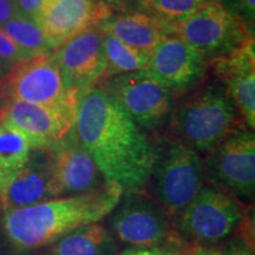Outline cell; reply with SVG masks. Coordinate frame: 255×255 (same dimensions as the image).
<instances>
[{"instance_id":"6da1fadb","label":"cell","mask_w":255,"mask_h":255,"mask_svg":"<svg viewBox=\"0 0 255 255\" xmlns=\"http://www.w3.org/2000/svg\"><path fill=\"white\" fill-rule=\"evenodd\" d=\"M76 132L107 182L126 191L141 189L150 181L158 149L101 88L89 89L79 97Z\"/></svg>"},{"instance_id":"7a4b0ae2","label":"cell","mask_w":255,"mask_h":255,"mask_svg":"<svg viewBox=\"0 0 255 255\" xmlns=\"http://www.w3.org/2000/svg\"><path fill=\"white\" fill-rule=\"evenodd\" d=\"M123 193L120 184L107 182L89 193L5 210L0 216L6 241L17 252L52 245L75 229L103 220L117 206Z\"/></svg>"},{"instance_id":"3957f363","label":"cell","mask_w":255,"mask_h":255,"mask_svg":"<svg viewBox=\"0 0 255 255\" xmlns=\"http://www.w3.org/2000/svg\"><path fill=\"white\" fill-rule=\"evenodd\" d=\"M237 105L222 84H210L183 101L171 117L180 143L197 152L209 151L235 131Z\"/></svg>"},{"instance_id":"277c9868","label":"cell","mask_w":255,"mask_h":255,"mask_svg":"<svg viewBox=\"0 0 255 255\" xmlns=\"http://www.w3.org/2000/svg\"><path fill=\"white\" fill-rule=\"evenodd\" d=\"M203 180L235 200L251 203L255 194V135L235 130L202 161Z\"/></svg>"},{"instance_id":"5b68a950","label":"cell","mask_w":255,"mask_h":255,"mask_svg":"<svg viewBox=\"0 0 255 255\" xmlns=\"http://www.w3.org/2000/svg\"><path fill=\"white\" fill-rule=\"evenodd\" d=\"M173 31L205 60L225 55L253 36L250 25L213 0L174 25Z\"/></svg>"},{"instance_id":"8992f818","label":"cell","mask_w":255,"mask_h":255,"mask_svg":"<svg viewBox=\"0 0 255 255\" xmlns=\"http://www.w3.org/2000/svg\"><path fill=\"white\" fill-rule=\"evenodd\" d=\"M244 213L238 200L212 187H202L175 218L178 238L187 244L214 246L239 227Z\"/></svg>"},{"instance_id":"52a82bcc","label":"cell","mask_w":255,"mask_h":255,"mask_svg":"<svg viewBox=\"0 0 255 255\" xmlns=\"http://www.w3.org/2000/svg\"><path fill=\"white\" fill-rule=\"evenodd\" d=\"M155 196L173 220L203 187L202 158L199 152L176 142L158 158L151 177Z\"/></svg>"},{"instance_id":"ba28073f","label":"cell","mask_w":255,"mask_h":255,"mask_svg":"<svg viewBox=\"0 0 255 255\" xmlns=\"http://www.w3.org/2000/svg\"><path fill=\"white\" fill-rule=\"evenodd\" d=\"M6 83L9 100L53 108L76 116L79 97L66 89L52 53L12 65Z\"/></svg>"},{"instance_id":"9c48e42d","label":"cell","mask_w":255,"mask_h":255,"mask_svg":"<svg viewBox=\"0 0 255 255\" xmlns=\"http://www.w3.org/2000/svg\"><path fill=\"white\" fill-rule=\"evenodd\" d=\"M110 214L113 235L132 247L159 246L173 233L170 216L142 188L124 191Z\"/></svg>"},{"instance_id":"30bf717a","label":"cell","mask_w":255,"mask_h":255,"mask_svg":"<svg viewBox=\"0 0 255 255\" xmlns=\"http://www.w3.org/2000/svg\"><path fill=\"white\" fill-rule=\"evenodd\" d=\"M143 129H157L174 108V92L152 78L145 70L120 73L101 85Z\"/></svg>"},{"instance_id":"8fae6325","label":"cell","mask_w":255,"mask_h":255,"mask_svg":"<svg viewBox=\"0 0 255 255\" xmlns=\"http://www.w3.org/2000/svg\"><path fill=\"white\" fill-rule=\"evenodd\" d=\"M55 58L69 91L81 97L94 88L107 70L103 32L94 27L81 32L58 47Z\"/></svg>"},{"instance_id":"7c38bea8","label":"cell","mask_w":255,"mask_h":255,"mask_svg":"<svg viewBox=\"0 0 255 255\" xmlns=\"http://www.w3.org/2000/svg\"><path fill=\"white\" fill-rule=\"evenodd\" d=\"M109 17L110 7L100 0H43L36 21L55 50Z\"/></svg>"},{"instance_id":"4fadbf2b","label":"cell","mask_w":255,"mask_h":255,"mask_svg":"<svg viewBox=\"0 0 255 255\" xmlns=\"http://www.w3.org/2000/svg\"><path fill=\"white\" fill-rule=\"evenodd\" d=\"M144 70L175 94L189 90L203 78L206 60L176 34H167L150 52Z\"/></svg>"},{"instance_id":"5bb4252c","label":"cell","mask_w":255,"mask_h":255,"mask_svg":"<svg viewBox=\"0 0 255 255\" xmlns=\"http://www.w3.org/2000/svg\"><path fill=\"white\" fill-rule=\"evenodd\" d=\"M58 197L53 150L51 146L32 148L20 173L0 195V210L21 208Z\"/></svg>"},{"instance_id":"9a60e30c","label":"cell","mask_w":255,"mask_h":255,"mask_svg":"<svg viewBox=\"0 0 255 255\" xmlns=\"http://www.w3.org/2000/svg\"><path fill=\"white\" fill-rule=\"evenodd\" d=\"M216 76L250 129L255 127V40L251 36L235 49L212 59Z\"/></svg>"},{"instance_id":"2e32d148","label":"cell","mask_w":255,"mask_h":255,"mask_svg":"<svg viewBox=\"0 0 255 255\" xmlns=\"http://www.w3.org/2000/svg\"><path fill=\"white\" fill-rule=\"evenodd\" d=\"M51 148L58 197L89 193L107 183L94 158L79 142L76 127Z\"/></svg>"},{"instance_id":"e0dca14e","label":"cell","mask_w":255,"mask_h":255,"mask_svg":"<svg viewBox=\"0 0 255 255\" xmlns=\"http://www.w3.org/2000/svg\"><path fill=\"white\" fill-rule=\"evenodd\" d=\"M4 121L23 132L33 148L53 145L76 127L73 115L18 100L7 102Z\"/></svg>"},{"instance_id":"ac0fdd59","label":"cell","mask_w":255,"mask_h":255,"mask_svg":"<svg viewBox=\"0 0 255 255\" xmlns=\"http://www.w3.org/2000/svg\"><path fill=\"white\" fill-rule=\"evenodd\" d=\"M101 30L113 34L132 49L148 53L167 36L171 27L161 19L142 12H131L105 19Z\"/></svg>"},{"instance_id":"d6986e66","label":"cell","mask_w":255,"mask_h":255,"mask_svg":"<svg viewBox=\"0 0 255 255\" xmlns=\"http://www.w3.org/2000/svg\"><path fill=\"white\" fill-rule=\"evenodd\" d=\"M113 233L98 222L83 226L53 242L50 255H117Z\"/></svg>"},{"instance_id":"ffe728a7","label":"cell","mask_w":255,"mask_h":255,"mask_svg":"<svg viewBox=\"0 0 255 255\" xmlns=\"http://www.w3.org/2000/svg\"><path fill=\"white\" fill-rule=\"evenodd\" d=\"M32 148L23 132L2 120L0 123V195L26 164Z\"/></svg>"},{"instance_id":"44dd1931","label":"cell","mask_w":255,"mask_h":255,"mask_svg":"<svg viewBox=\"0 0 255 255\" xmlns=\"http://www.w3.org/2000/svg\"><path fill=\"white\" fill-rule=\"evenodd\" d=\"M2 30L30 57L52 53L53 49L36 19L17 12L2 26Z\"/></svg>"},{"instance_id":"7402d4cb","label":"cell","mask_w":255,"mask_h":255,"mask_svg":"<svg viewBox=\"0 0 255 255\" xmlns=\"http://www.w3.org/2000/svg\"><path fill=\"white\" fill-rule=\"evenodd\" d=\"M103 45L107 58V76L139 71L144 70L148 64V53L126 45L108 32H103Z\"/></svg>"},{"instance_id":"603a6c76","label":"cell","mask_w":255,"mask_h":255,"mask_svg":"<svg viewBox=\"0 0 255 255\" xmlns=\"http://www.w3.org/2000/svg\"><path fill=\"white\" fill-rule=\"evenodd\" d=\"M143 1L173 30L174 25L189 17L208 0H143Z\"/></svg>"},{"instance_id":"cb8c5ba5","label":"cell","mask_w":255,"mask_h":255,"mask_svg":"<svg viewBox=\"0 0 255 255\" xmlns=\"http://www.w3.org/2000/svg\"><path fill=\"white\" fill-rule=\"evenodd\" d=\"M0 58L7 62L9 65H14V64L24 62L32 58L24 52L23 50L19 47L13 40L9 38L6 32L0 27Z\"/></svg>"},{"instance_id":"d4e9b609","label":"cell","mask_w":255,"mask_h":255,"mask_svg":"<svg viewBox=\"0 0 255 255\" xmlns=\"http://www.w3.org/2000/svg\"><path fill=\"white\" fill-rule=\"evenodd\" d=\"M233 14L240 18L247 25H253L255 17V0H228L225 6Z\"/></svg>"},{"instance_id":"484cf974","label":"cell","mask_w":255,"mask_h":255,"mask_svg":"<svg viewBox=\"0 0 255 255\" xmlns=\"http://www.w3.org/2000/svg\"><path fill=\"white\" fill-rule=\"evenodd\" d=\"M220 251L221 255H254V247L241 237L231 239Z\"/></svg>"},{"instance_id":"4316f807","label":"cell","mask_w":255,"mask_h":255,"mask_svg":"<svg viewBox=\"0 0 255 255\" xmlns=\"http://www.w3.org/2000/svg\"><path fill=\"white\" fill-rule=\"evenodd\" d=\"M177 255H221L220 248L208 245L183 244L177 252Z\"/></svg>"},{"instance_id":"83f0119b","label":"cell","mask_w":255,"mask_h":255,"mask_svg":"<svg viewBox=\"0 0 255 255\" xmlns=\"http://www.w3.org/2000/svg\"><path fill=\"white\" fill-rule=\"evenodd\" d=\"M177 252L178 250L162 246L131 247L124 251L121 255H177Z\"/></svg>"},{"instance_id":"f1b7e54d","label":"cell","mask_w":255,"mask_h":255,"mask_svg":"<svg viewBox=\"0 0 255 255\" xmlns=\"http://www.w3.org/2000/svg\"><path fill=\"white\" fill-rule=\"evenodd\" d=\"M14 4L18 13L36 19L43 0H14Z\"/></svg>"},{"instance_id":"f546056e","label":"cell","mask_w":255,"mask_h":255,"mask_svg":"<svg viewBox=\"0 0 255 255\" xmlns=\"http://www.w3.org/2000/svg\"><path fill=\"white\" fill-rule=\"evenodd\" d=\"M15 13L17 8L13 0H0V27L4 26Z\"/></svg>"},{"instance_id":"4dcf8cb0","label":"cell","mask_w":255,"mask_h":255,"mask_svg":"<svg viewBox=\"0 0 255 255\" xmlns=\"http://www.w3.org/2000/svg\"><path fill=\"white\" fill-rule=\"evenodd\" d=\"M7 97L9 98L6 78H0V102H5Z\"/></svg>"},{"instance_id":"1f68e13d","label":"cell","mask_w":255,"mask_h":255,"mask_svg":"<svg viewBox=\"0 0 255 255\" xmlns=\"http://www.w3.org/2000/svg\"><path fill=\"white\" fill-rule=\"evenodd\" d=\"M11 70V65L7 62H5L4 59L0 58V78H6Z\"/></svg>"},{"instance_id":"d6a6232c","label":"cell","mask_w":255,"mask_h":255,"mask_svg":"<svg viewBox=\"0 0 255 255\" xmlns=\"http://www.w3.org/2000/svg\"><path fill=\"white\" fill-rule=\"evenodd\" d=\"M6 240L4 231H2V225H1V216H0V255H1L2 247H4V242Z\"/></svg>"},{"instance_id":"836d02e7","label":"cell","mask_w":255,"mask_h":255,"mask_svg":"<svg viewBox=\"0 0 255 255\" xmlns=\"http://www.w3.org/2000/svg\"><path fill=\"white\" fill-rule=\"evenodd\" d=\"M6 102H0V123L2 122L5 117V109H6Z\"/></svg>"},{"instance_id":"e575fe53","label":"cell","mask_w":255,"mask_h":255,"mask_svg":"<svg viewBox=\"0 0 255 255\" xmlns=\"http://www.w3.org/2000/svg\"><path fill=\"white\" fill-rule=\"evenodd\" d=\"M100 1H102L103 2V4H105V5H108L110 7V5L113 4V2H115V1H119V0H100Z\"/></svg>"},{"instance_id":"d590c367","label":"cell","mask_w":255,"mask_h":255,"mask_svg":"<svg viewBox=\"0 0 255 255\" xmlns=\"http://www.w3.org/2000/svg\"><path fill=\"white\" fill-rule=\"evenodd\" d=\"M13 1H14V0H13Z\"/></svg>"}]
</instances>
